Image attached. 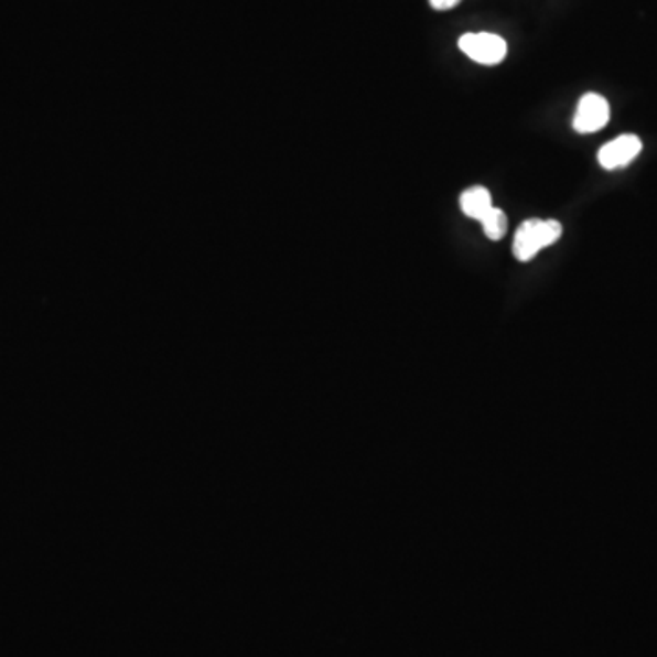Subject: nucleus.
Returning <instances> with one entry per match:
<instances>
[{"instance_id":"1","label":"nucleus","mask_w":657,"mask_h":657,"mask_svg":"<svg viewBox=\"0 0 657 657\" xmlns=\"http://www.w3.org/2000/svg\"><path fill=\"white\" fill-rule=\"evenodd\" d=\"M562 236V225L556 219H526L515 230L514 256L517 260H534L542 249L557 244Z\"/></svg>"},{"instance_id":"2","label":"nucleus","mask_w":657,"mask_h":657,"mask_svg":"<svg viewBox=\"0 0 657 657\" xmlns=\"http://www.w3.org/2000/svg\"><path fill=\"white\" fill-rule=\"evenodd\" d=\"M459 49L466 57L484 66L500 64L508 55V44L495 33H464L459 39Z\"/></svg>"},{"instance_id":"3","label":"nucleus","mask_w":657,"mask_h":657,"mask_svg":"<svg viewBox=\"0 0 657 657\" xmlns=\"http://www.w3.org/2000/svg\"><path fill=\"white\" fill-rule=\"evenodd\" d=\"M610 121V105L600 94L581 97L573 116V130L578 133L600 132Z\"/></svg>"},{"instance_id":"4","label":"nucleus","mask_w":657,"mask_h":657,"mask_svg":"<svg viewBox=\"0 0 657 657\" xmlns=\"http://www.w3.org/2000/svg\"><path fill=\"white\" fill-rule=\"evenodd\" d=\"M643 141L634 133H623L604 144L597 154V161L604 170L623 169L642 154Z\"/></svg>"},{"instance_id":"5","label":"nucleus","mask_w":657,"mask_h":657,"mask_svg":"<svg viewBox=\"0 0 657 657\" xmlns=\"http://www.w3.org/2000/svg\"><path fill=\"white\" fill-rule=\"evenodd\" d=\"M493 208L492 194L486 186H472L461 194V211L466 218L481 219Z\"/></svg>"},{"instance_id":"6","label":"nucleus","mask_w":657,"mask_h":657,"mask_svg":"<svg viewBox=\"0 0 657 657\" xmlns=\"http://www.w3.org/2000/svg\"><path fill=\"white\" fill-rule=\"evenodd\" d=\"M481 225H483L484 234H486V238L492 239V241H498V239H503L508 233V218H506V214L500 208L493 207L483 219H481Z\"/></svg>"},{"instance_id":"7","label":"nucleus","mask_w":657,"mask_h":657,"mask_svg":"<svg viewBox=\"0 0 657 657\" xmlns=\"http://www.w3.org/2000/svg\"><path fill=\"white\" fill-rule=\"evenodd\" d=\"M461 0H430L431 8L437 11L453 10Z\"/></svg>"}]
</instances>
